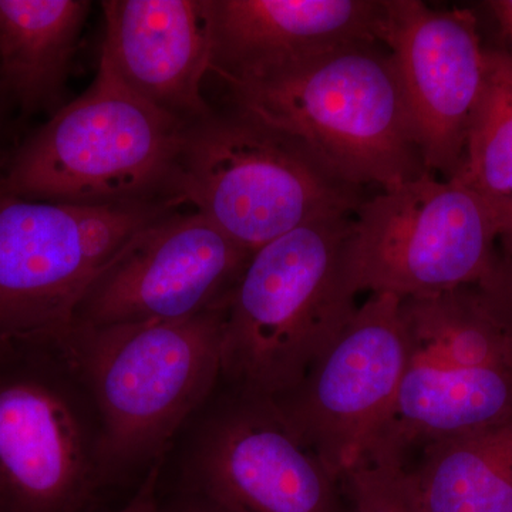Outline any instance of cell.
<instances>
[{"label": "cell", "mask_w": 512, "mask_h": 512, "mask_svg": "<svg viewBox=\"0 0 512 512\" xmlns=\"http://www.w3.org/2000/svg\"><path fill=\"white\" fill-rule=\"evenodd\" d=\"M400 302L372 293L302 382L271 400L339 483L375 446L412 360Z\"/></svg>", "instance_id": "9c48e42d"}, {"label": "cell", "mask_w": 512, "mask_h": 512, "mask_svg": "<svg viewBox=\"0 0 512 512\" xmlns=\"http://www.w3.org/2000/svg\"><path fill=\"white\" fill-rule=\"evenodd\" d=\"M494 201L424 173L360 204L346 264L353 291L421 298L483 284L494 268Z\"/></svg>", "instance_id": "52a82bcc"}, {"label": "cell", "mask_w": 512, "mask_h": 512, "mask_svg": "<svg viewBox=\"0 0 512 512\" xmlns=\"http://www.w3.org/2000/svg\"><path fill=\"white\" fill-rule=\"evenodd\" d=\"M380 43L396 67L424 168L456 177L484 86L487 49L476 15L384 0Z\"/></svg>", "instance_id": "7c38bea8"}, {"label": "cell", "mask_w": 512, "mask_h": 512, "mask_svg": "<svg viewBox=\"0 0 512 512\" xmlns=\"http://www.w3.org/2000/svg\"><path fill=\"white\" fill-rule=\"evenodd\" d=\"M12 110L13 107L10 106L9 101L0 93V168L5 164L10 151L19 143V141L13 140L12 127H10V124H12L10 123Z\"/></svg>", "instance_id": "cb8c5ba5"}, {"label": "cell", "mask_w": 512, "mask_h": 512, "mask_svg": "<svg viewBox=\"0 0 512 512\" xmlns=\"http://www.w3.org/2000/svg\"><path fill=\"white\" fill-rule=\"evenodd\" d=\"M484 197L512 195V53L487 49L483 92L456 177Z\"/></svg>", "instance_id": "d6986e66"}, {"label": "cell", "mask_w": 512, "mask_h": 512, "mask_svg": "<svg viewBox=\"0 0 512 512\" xmlns=\"http://www.w3.org/2000/svg\"><path fill=\"white\" fill-rule=\"evenodd\" d=\"M100 60L138 99L185 126L210 116L207 0H106Z\"/></svg>", "instance_id": "4fadbf2b"}, {"label": "cell", "mask_w": 512, "mask_h": 512, "mask_svg": "<svg viewBox=\"0 0 512 512\" xmlns=\"http://www.w3.org/2000/svg\"><path fill=\"white\" fill-rule=\"evenodd\" d=\"M164 457L157 460L147 470L141 484L138 485L136 493L127 501L126 504L116 508V510L89 512H161V503L158 500V483H160L161 468H163Z\"/></svg>", "instance_id": "7402d4cb"}, {"label": "cell", "mask_w": 512, "mask_h": 512, "mask_svg": "<svg viewBox=\"0 0 512 512\" xmlns=\"http://www.w3.org/2000/svg\"><path fill=\"white\" fill-rule=\"evenodd\" d=\"M413 360L512 370V325L481 286L400 302Z\"/></svg>", "instance_id": "ac0fdd59"}, {"label": "cell", "mask_w": 512, "mask_h": 512, "mask_svg": "<svg viewBox=\"0 0 512 512\" xmlns=\"http://www.w3.org/2000/svg\"><path fill=\"white\" fill-rule=\"evenodd\" d=\"M490 12L493 13L495 20L500 25L501 30L508 42H510L512 53V0H491L485 3Z\"/></svg>", "instance_id": "d4e9b609"}, {"label": "cell", "mask_w": 512, "mask_h": 512, "mask_svg": "<svg viewBox=\"0 0 512 512\" xmlns=\"http://www.w3.org/2000/svg\"><path fill=\"white\" fill-rule=\"evenodd\" d=\"M350 512H414L406 466L397 458L370 456L342 480Z\"/></svg>", "instance_id": "ffe728a7"}, {"label": "cell", "mask_w": 512, "mask_h": 512, "mask_svg": "<svg viewBox=\"0 0 512 512\" xmlns=\"http://www.w3.org/2000/svg\"><path fill=\"white\" fill-rule=\"evenodd\" d=\"M92 3L0 0V93L22 117L57 113Z\"/></svg>", "instance_id": "2e32d148"}, {"label": "cell", "mask_w": 512, "mask_h": 512, "mask_svg": "<svg viewBox=\"0 0 512 512\" xmlns=\"http://www.w3.org/2000/svg\"><path fill=\"white\" fill-rule=\"evenodd\" d=\"M353 215L322 218L251 255L225 302L222 375L231 390L292 392L356 312L346 252Z\"/></svg>", "instance_id": "6da1fadb"}, {"label": "cell", "mask_w": 512, "mask_h": 512, "mask_svg": "<svg viewBox=\"0 0 512 512\" xmlns=\"http://www.w3.org/2000/svg\"><path fill=\"white\" fill-rule=\"evenodd\" d=\"M211 70L239 82L343 47L380 43L384 0H207Z\"/></svg>", "instance_id": "5bb4252c"}, {"label": "cell", "mask_w": 512, "mask_h": 512, "mask_svg": "<svg viewBox=\"0 0 512 512\" xmlns=\"http://www.w3.org/2000/svg\"><path fill=\"white\" fill-rule=\"evenodd\" d=\"M251 255L200 212H167L101 269L72 325L173 322L217 308Z\"/></svg>", "instance_id": "8fae6325"}, {"label": "cell", "mask_w": 512, "mask_h": 512, "mask_svg": "<svg viewBox=\"0 0 512 512\" xmlns=\"http://www.w3.org/2000/svg\"><path fill=\"white\" fill-rule=\"evenodd\" d=\"M512 416V370L410 360L369 456L403 461L414 447L487 429Z\"/></svg>", "instance_id": "9a60e30c"}, {"label": "cell", "mask_w": 512, "mask_h": 512, "mask_svg": "<svg viewBox=\"0 0 512 512\" xmlns=\"http://www.w3.org/2000/svg\"><path fill=\"white\" fill-rule=\"evenodd\" d=\"M185 124L165 116L100 60L92 86L23 137L0 190L83 207L173 204Z\"/></svg>", "instance_id": "277c9868"}, {"label": "cell", "mask_w": 512, "mask_h": 512, "mask_svg": "<svg viewBox=\"0 0 512 512\" xmlns=\"http://www.w3.org/2000/svg\"><path fill=\"white\" fill-rule=\"evenodd\" d=\"M224 305L173 322L64 332L99 412L106 487L153 466L222 375Z\"/></svg>", "instance_id": "3957f363"}, {"label": "cell", "mask_w": 512, "mask_h": 512, "mask_svg": "<svg viewBox=\"0 0 512 512\" xmlns=\"http://www.w3.org/2000/svg\"><path fill=\"white\" fill-rule=\"evenodd\" d=\"M161 512H227L205 500L200 495L190 493L181 488L171 500L161 504Z\"/></svg>", "instance_id": "603a6c76"}, {"label": "cell", "mask_w": 512, "mask_h": 512, "mask_svg": "<svg viewBox=\"0 0 512 512\" xmlns=\"http://www.w3.org/2000/svg\"><path fill=\"white\" fill-rule=\"evenodd\" d=\"M493 201L495 212H497L498 227H500V237L498 239L512 241V195Z\"/></svg>", "instance_id": "484cf974"}, {"label": "cell", "mask_w": 512, "mask_h": 512, "mask_svg": "<svg viewBox=\"0 0 512 512\" xmlns=\"http://www.w3.org/2000/svg\"><path fill=\"white\" fill-rule=\"evenodd\" d=\"M181 488L227 512H350L342 483L293 436L271 400L235 390L198 423Z\"/></svg>", "instance_id": "30bf717a"}, {"label": "cell", "mask_w": 512, "mask_h": 512, "mask_svg": "<svg viewBox=\"0 0 512 512\" xmlns=\"http://www.w3.org/2000/svg\"><path fill=\"white\" fill-rule=\"evenodd\" d=\"M175 195L252 254L366 200L299 138L232 107L185 130Z\"/></svg>", "instance_id": "5b68a950"}, {"label": "cell", "mask_w": 512, "mask_h": 512, "mask_svg": "<svg viewBox=\"0 0 512 512\" xmlns=\"http://www.w3.org/2000/svg\"><path fill=\"white\" fill-rule=\"evenodd\" d=\"M380 45L224 83L229 107L299 138L342 180L392 190L427 171L392 56Z\"/></svg>", "instance_id": "7a4b0ae2"}, {"label": "cell", "mask_w": 512, "mask_h": 512, "mask_svg": "<svg viewBox=\"0 0 512 512\" xmlns=\"http://www.w3.org/2000/svg\"><path fill=\"white\" fill-rule=\"evenodd\" d=\"M406 473L414 512H512V416L424 448Z\"/></svg>", "instance_id": "e0dca14e"}, {"label": "cell", "mask_w": 512, "mask_h": 512, "mask_svg": "<svg viewBox=\"0 0 512 512\" xmlns=\"http://www.w3.org/2000/svg\"><path fill=\"white\" fill-rule=\"evenodd\" d=\"M498 242L501 248H497L493 271L478 286L488 293L512 325V241L498 239Z\"/></svg>", "instance_id": "44dd1931"}, {"label": "cell", "mask_w": 512, "mask_h": 512, "mask_svg": "<svg viewBox=\"0 0 512 512\" xmlns=\"http://www.w3.org/2000/svg\"><path fill=\"white\" fill-rule=\"evenodd\" d=\"M64 332L0 338V512H89L106 488L99 412Z\"/></svg>", "instance_id": "8992f818"}, {"label": "cell", "mask_w": 512, "mask_h": 512, "mask_svg": "<svg viewBox=\"0 0 512 512\" xmlns=\"http://www.w3.org/2000/svg\"><path fill=\"white\" fill-rule=\"evenodd\" d=\"M173 204L83 207L0 190V338L60 333L84 293Z\"/></svg>", "instance_id": "ba28073f"}]
</instances>
